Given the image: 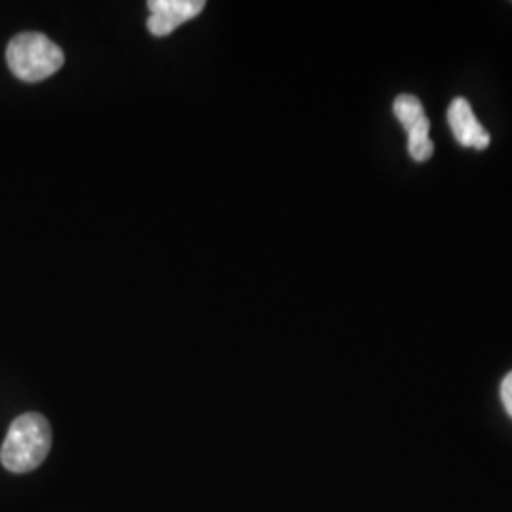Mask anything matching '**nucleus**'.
Here are the masks:
<instances>
[{
	"label": "nucleus",
	"instance_id": "nucleus-1",
	"mask_svg": "<svg viewBox=\"0 0 512 512\" xmlns=\"http://www.w3.org/2000/svg\"><path fill=\"white\" fill-rule=\"evenodd\" d=\"M50 448V423L42 414L29 412L12 421L0 448V461L10 473H31L48 458Z\"/></svg>",
	"mask_w": 512,
	"mask_h": 512
},
{
	"label": "nucleus",
	"instance_id": "nucleus-2",
	"mask_svg": "<svg viewBox=\"0 0 512 512\" xmlns=\"http://www.w3.org/2000/svg\"><path fill=\"white\" fill-rule=\"evenodd\" d=\"M6 61L16 78L35 84L57 73L65 63V55L54 40L40 33H21L10 40Z\"/></svg>",
	"mask_w": 512,
	"mask_h": 512
},
{
	"label": "nucleus",
	"instance_id": "nucleus-3",
	"mask_svg": "<svg viewBox=\"0 0 512 512\" xmlns=\"http://www.w3.org/2000/svg\"><path fill=\"white\" fill-rule=\"evenodd\" d=\"M395 116L403 124L404 131L408 133V152L416 162H425L433 156V141L429 139L431 122L425 116V110L416 95L403 93L395 99Z\"/></svg>",
	"mask_w": 512,
	"mask_h": 512
},
{
	"label": "nucleus",
	"instance_id": "nucleus-4",
	"mask_svg": "<svg viewBox=\"0 0 512 512\" xmlns=\"http://www.w3.org/2000/svg\"><path fill=\"white\" fill-rule=\"evenodd\" d=\"M150 18L147 21L148 31L154 37H167L183 23L202 14L205 8L203 0H150Z\"/></svg>",
	"mask_w": 512,
	"mask_h": 512
},
{
	"label": "nucleus",
	"instance_id": "nucleus-5",
	"mask_svg": "<svg viewBox=\"0 0 512 512\" xmlns=\"http://www.w3.org/2000/svg\"><path fill=\"white\" fill-rule=\"evenodd\" d=\"M448 124L461 147L486 150L490 145V133L476 120L473 107L467 99L456 97L448 109Z\"/></svg>",
	"mask_w": 512,
	"mask_h": 512
},
{
	"label": "nucleus",
	"instance_id": "nucleus-6",
	"mask_svg": "<svg viewBox=\"0 0 512 512\" xmlns=\"http://www.w3.org/2000/svg\"><path fill=\"white\" fill-rule=\"evenodd\" d=\"M501 401L512 418V372H509L501 382Z\"/></svg>",
	"mask_w": 512,
	"mask_h": 512
}]
</instances>
